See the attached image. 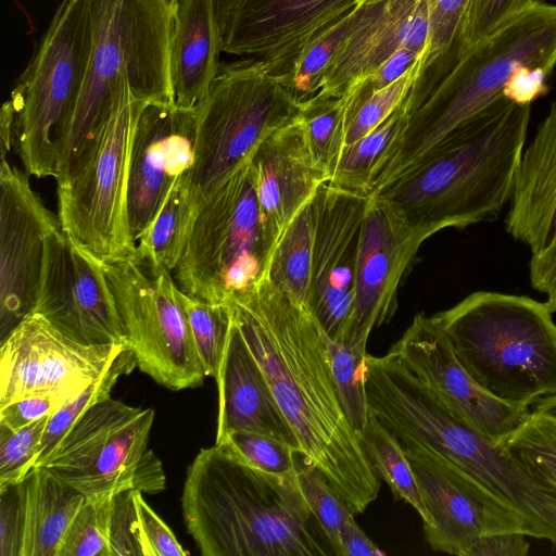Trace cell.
<instances>
[{
	"instance_id": "cell-1",
	"label": "cell",
	"mask_w": 556,
	"mask_h": 556,
	"mask_svg": "<svg viewBox=\"0 0 556 556\" xmlns=\"http://www.w3.org/2000/svg\"><path fill=\"white\" fill-rule=\"evenodd\" d=\"M232 319L294 432L301 456L319 469L354 514L378 496L380 478L342 406L328 336L308 307L267 277L231 299Z\"/></svg>"
},
{
	"instance_id": "cell-2",
	"label": "cell",
	"mask_w": 556,
	"mask_h": 556,
	"mask_svg": "<svg viewBox=\"0 0 556 556\" xmlns=\"http://www.w3.org/2000/svg\"><path fill=\"white\" fill-rule=\"evenodd\" d=\"M531 104L502 97L431 146L370 195L421 242L497 217L510 200Z\"/></svg>"
},
{
	"instance_id": "cell-3",
	"label": "cell",
	"mask_w": 556,
	"mask_h": 556,
	"mask_svg": "<svg viewBox=\"0 0 556 556\" xmlns=\"http://www.w3.org/2000/svg\"><path fill=\"white\" fill-rule=\"evenodd\" d=\"M181 509L203 556L328 554L295 473H265L217 444L188 467Z\"/></svg>"
},
{
	"instance_id": "cell-4",
	"label": "cell",
	"mask_w": 556,
	"mask_h": 556,
	"mask_svg": "<svg viewBox=\"0 0 556 556\" xmlns=\"http://www.w3.org/2000/svg\"><path fill=\"white\" fill-rule=\"evenodd\" d=\"M365 388L369 412L402 445L453 465L511 508L529 536L556 546V493L531 479L503 445L457 417L395 354L366 356Z\"/></svg>"
},
{
	"instance_id": "cell-5",
	"label": "cell",
	"mask_w": 556,
	"mask_h": 556,
	"mask_svg": "<svg viewBox=\"0 0 556 556\" xmlns=\"http://www.w3.org/2000/svg\"><path fill=\"white\" fill-rule=\"evenodd\" d=\"M556 66V4L535 0L488 36L420 72L405 98L408 123L375 186L393 178L454 128L504 97L527 68Z\"/></svg>"
},
{
	"instance_id": "cell-6",
	"label": "cell",
	"mask_w": 556,
	"mask_h": 556,
	"mask_svg": "<svg viewBox=\"0 0 556 556\" xmlns=\"http://www.w3.org/2000/svg\"><path fill=\"white\" fill-rule=\"evenodd\" d=\"M175 3L89 0L90 58L61 137L56 184L67 178L105 118L121 80L141 100L175 102L169 75Z\"/></svg>"
},
{
	"instance_id": "cell-7",
	"label": "cell",
	"mask_w": 556,
	"mask_h": 556,
	"mask_svg": "<svg viewBox=\"0 0 556 556\" xmlns=\"http://www.w3.org/2000/svg\"><path fill=\"white\" fill-rule=\"evenodd\" d=\"M546 303L476 291L432 315L471 378L505 403L530 407L556 394V324Z\"/></svg>"
},
{
	"instance_id": "cell-8",
	"label": "cell",
	"mask_w": 556,
	"mask_h": 556,
	"mask_svg": "<svg viewBox=\"0 0 556 556\" xmlns=\"http://www.w3.org/2000/svg\"><path fill=\"white\" fill-rule=\"evenodd\" d=\"M127 80L118 83L108 114L67 178L56 184L62 230L101 262L132 255L128 181L142 109Z\"/></svg>"
},
{
	"instance_id": "cell-9",
	"label": "cell",
	"mask_w": 556,
	"mask_h": 556,
	"mask_svg": "<svg viewBox=\"0 0 556 556\" xmlns=\"http://www.w3.org/2000/svg\"><path fill=\"white\" fill-rule=\"evenodd\" d=\"M91 40L89 0H61L16 79L10 98L13 149L30 176L56 177L61 137L87 73Z\"/></svg>"
},
{
	"instance_id": "cell-10",
	"label": "cell",
	"mask_w": 556,
	"mask_h": 556,
	"mask_svg": "<svg viewBox=\"0 0 556 556\" xmlns=\"http://www.w3.org/2000/svg\"><path fill=\"white\" fill-rule=\"evenodd\" d=\"M268 263L249 160L199 203L175 279L191 298L227 303L266 277Z\"/></svg>"
},
{
	"instance_id": "cell-11",
	"label": "cell",
	"mask_w": 556,
	"mask_h": 556,
	"mask_svg": "<svg viewBox=\"0 0 556 556\" xmlns=\"http://www.w3.org/2000/svg\"><path fill=\"white\" fill-rule=\"evenodd\" d=\"M195 106L194 162L185 176L198 205L301 111L288 89L253 59L222 63Z\"/></svg>"
},
{
	"instance_id": "cell-12",
	"label": "cell",
	"mask_w": 556,
	"mask_h": 556,
	"mask_svg": "<svg viewBox=\"0 0 556 556\" xmlns=\"http://www.w3.org/2000/svg\"><path fill=\"white\" fill-rule=\"evenodd\" d=\"M153 408L109 397L92 405L68 429L39 467L80 491L87 500L126 490H165L163 465L149 447Z\"/></svg>"
},
{
	"instance_id": "cell-13",
	"label": "cell",
	"mask_w": 556,
	"mask_h": 556,
	"mask_svg": "<svg viewBox=\"0 0 556 556\" xmlns=\"http://www.w3.org/2000/svg\"><path fill=\"white\" fill-rule=\"evenodd\" d=\"M101 263L137 367L172 391L200 387L206 376L170 271L134 255Z\"/></svg>"
},
{
	"instance_id": "cell-14",
	"label": "cell",
	"mask_w": 556,
	"mask_h": 556,
	"mask_svg": "<svg viewBox=\"0 0 556 556\" xmlns=\"http://www.w3.org/2000/svg\"><path fill=\"white\" fill-rule=\"evenodd\" d=\"M362 0H213L223 52L253 59L283 86L305 52Z\"/></svg>"
},
{
	"instance_id": "cell-15",
	"label": "cell",
	"mask_w": 556,
	"mask_h": 556,
	"mask_svg": "<svg viewBox=\"0 0 556 556\" xmlns=\"http://www.w3.org/2000/svg\"><path fill=\"white\" fill-rule=\"evenodd\" d=\"M126 346L77 342L31 313L1 341L0 407L27 396H50L62 406L99 378Z\"/></svg>"
},
{
	"instance_id": "cell-16",
	"label": "cell",
	"mask_w": 556,
	"mask_h": 556,
	"mask_svg": "<svg viewBox=\"0 0 556 556\" xmlns=\"http://www.w3.org/2000/svg\"><path fill=\"white\" fill-rule=\"evenodd\" d=\"M33 313L84 344H128L101 261L62 228L46 239Z\"/></svg>"
},
{
	"instance_id": "cell-17",
	"label": "cell",
	"mask_w": 556,
	"mask_h": 556,
	"mask_svg": "<svg viewBox=\"0 0 556 556\" xmlns=\"http://www.w3.org/2000/svg\"><path fill=\"white\" fill-rule=\"evenodd\" d=\"M369 195L324 182L315 193L316 226L307 307L333 341L350 336L356 273Z\"/></svg>"
},
{
	"instance_id": "cell-18",
	"label": "cell",
	"mask_w": 556,
	"mask_h": 556,
	"mask_svg": "<svg viewBox=\"0 0 556 556\" xmlns=\"http://www.w3.org/2000/svg\"><path fill=\"white\" fill-rule=\"evenodd\" d=\"M28 174L7 159L0 166V339L33 313L46 239L61 229L33 190Z\"/></svg>"
},
{
	"instance_id": "cell-19",
	"label": "cell",
	"mask_w": 556,
	"mask_h": 556,
	"mask_svg": "<svg viewBox=\"0 0 556 556\" xmlns=\"http://www.w3.org/2000/svg\"><path fill=\"white\" fill-rule=\"evenodd\" d=\"M402 446L431 517L424 534L433 551L467 556L484 534L520 531L529 536L525 521L469 476L425 450Z\"/></svg>"
},
{
	"instance_id": "cell-20",
	"label": "cell",
	"mask_w": 556,
	"mask_h": 556,
	"mask_svg": "<svg viewBox=\"0 0 556 556\" xmlns=\"http://www.w3.org/2000/svg\"><path fill=\"white\" fill-rule=\"evenodd\" d=\"M466 424L497 445L530 415L529 407L505 403L484 391L457 359L432 316L418 314L389 350Z\"/></svg>"
},
{
	"instance_id": "cell-21",
	"label": "cell",
	"mask_w": 556,
	"mask_h": 556,
	"mask_svg": "<svg viewBox=\"0 0 556 556\" xmlns=\"http://www.w3.org/2000/svg\"><path fill=\"white\" fill-rule=\"evenodd\" d=\"M197 106L148 102L138 119L129 167L128 218L135 243L175 181L194 162Z\"/></svg>"
},
{
	"instance_id": "cell-22",
	"label": "cell",
	"mask_w": 556,
	"mask_h": 556,
	"mask_svg": "<svg viewBox=\"0 0 556 556\" xmlns=\"http://www.w3.org/2000/svg\"><path fill=\"white\" fill-rule=\"evenodd\" d=\"M428 37L427 0L362 3L351 17L316 96L341 97L353 83L374 73L400 48L413 49L422 58Z\"/></svg>"
},
{
	"instance_id": "cell-23",
	"label": "cell",
	"mask_w": 556,
	"mask_h": 556,
	"mask_svg": "<svg viewBox=\"0 0 556 556\" xmlns=\"http://www.w3.org/2000/svg\"><path fill=\"white\" fill-rule=\"evenodd\" d=\"M421 243L388 205L369 195L349 336L353 342L367 344L371 330L391 319L399 286Z\"/></svg>"
},
{
	"instance_id": "cell-24",
	"label": "cell",
	"mask_w": 556,
	"mask_h": 556,
	"mask_svg": "<svg viewBox=\"0 0 556 556\" xmlns=\"http://www.w3.org/2000/svg\"><path fill=\"white\" fill-rule=\"evenodd\" d=\"M250 162L270 260L288 225L328 176L313 159L300 114L264 139Z\"/></svg>"
},
{
	"instance_id": "cell-25",
	"label": "cell",
	"mask_w": 556,
	"mask_h": 556,
	"mask_svg": "<svg viewBox=\"0 0 556 556\" xmlns=\"http://www.w3.org/2000/svg\"><path fill=\"white\" fill-rule=\"evenodd\" d=\"M215 380L218 388L215 443L229 432L248 431L276 438L300 453L294 432L233 319Z\"/></svg>"
},
{
	"instance_id": "cell-26",
	"label": "cell",
	"mask_w": 556,
	"mask_h": 556,
	"mask_svg": "<svg viewBox=\"0 0 556 556\" xmlns=\"http://www.w3.org/2000/svg\"><path fill=\"white\" fill-rule=\"evenodd\" d=\"M506 231L532 254L556 238V101L519 161Z\"/></svg>"
},
{
	"instance_id": "cell-27",
	"label": "cell",
	"mask_w": 556,
	"mask_h": 556,
	"mask_svg": "<svg viewBox=\"0 0 556 556\" xmlns=\"http://www.w3.org/2000/svg\"><path fill=\"white\" fill-rule=\"evenodd\" d=\"M223 52L213 0H177L169 47L175 103L195 106L219 72Z\"/></svg>"
},
{
	"instance_id": "cell-28",
	"label": "cell",
	"mask_w": 556,
	"mask_h": 556,
	"mask_svg": "<svg viewBox=\"0 0 556 556\" xmlns=\"http://www.w3.org/2000/svg\"><path fill=\"white\" fill-rule=\"evenodd\" d=\"M21 556H58L63 536L86 496L43 467H35L21 481Z\"/></svg>"
},
{
	"instance_id": "cell-29",
	"label": "cell",
	"mask_w": 556,
	"mask_h": 556,
	"mask_svg": "<svg viewBox=\"0 0 556 556\" xmlns=\"http://www.w3.org/2000/svg\"><path fill=\"white\" fill-rule=\"evenodd\" d=\"M407 123L408 112L404 100L375 129L343 149L328 182L370 195L379 176L396 152Z\"/></svg>"
},
{
	"instance_id": "cell-30",
	"label": "cell",
	"mask_w": 556,
	"mask_h": 556,
	"mask_svg": "<svg viewBox=\"0 0 556 556\" xmlns=\"http://www.w3.org/2000/svg\"><path fill=\"white\" fill-rule=\"evenodd\" d=\"M185 173L168 191L160 211L136 242L134 256L155 269L175 270L197 214Z\"/></svg>"
},
{
	"instance_id": "cell-31",
	"label": "cell",
	"mask_w": 556,
	"mask_h": 556,
	"mask_svg": "<svg viewBox=\"0 0 556 556\" xmlns=\"http://www.w3.org/2000/svg\"><path fill=\"white\" fill-rule=\"evenodd\" d=\"M316 226L315 195L286 228L269 260L266 277L307 306Z\"/></svg>"
},
{
	"instance_id": "cell-32",
	"label": "cell",
	"mask_w": 556,
	"mask_h": 556,
	"mask_svg": "<svg viewBox=\"0 0 556 556\" xmlns=\"http://www.w3.org/2000/svg\"><path fill=\"white\" fill-rule=\"evenodd\" d=\"M361 437L379 478L388 483L396 498L405 501L415 508L422 519L424 527L430 526V514L400 441L370 412Z\"/></svg>"
},
{
	"instance_id": "cell-33",
	"label": "cell",
	"mask_w": 556,
	"mask_h": 556,
	"mask_svg": "<svg viewBox=\"0 0 556 556\" xmlns=\"http://www.w3.org/2000/svg\"><path fill=\"white\" fill-rule=\"evenodd\" d=\"M419 73V62L391 85L374 91L367 76L353 83L345 98V147L382 123L405 100Z\"/></svg>"
},
{
	"instance_id": "cell-34",
	"label": "cell",
	"mask_w": 556,
	"mask_h": 556,
	"mask_svg": "<svg viewBox=\"0 0 556 556\" xmlns=\"http://www.w3.org/2000/svg\"><path fill=\"white\" fill-rule=\"evenodd\" d=\"M503 447L531 479L556 493V418L531 412Z\"/></svg>"
},
{
	"instance_id": "cell-35",
	"label": "cell",
	"mask_w": 556,
	"mask_h": 556,
	"mask_svg": "<svg viewBox=\"0 0 556 556\" xmlns=\"http://www.w3.org/2000/svg\"><path fill=\"white\" fill-rule=\"evenodd\" d=\"M136 366V357L131 349L126 346L99 378L49 416L35 467L43 464L60 440L86 410L111 397L117 380L124 375H129Z\"/></svg>"
},
{
	"instance_id": "cell-36",
	"label": "cell",
	"mask_w": 556,
	"mask_h": 556,
	"mask_svg": "<svg viewBox=\"0 0 556 556\" xmlns=\"http://www.w3.org/2000/svg\"><path fill=\"white\" fill-rule=\"evenodd\" d=\"M306 140L328 180L345 148V98L316 96L301 105Z\"/></svg>"
},
{
	"instance_id": "cell-37",
	"label": "cell",
	"mask_w": 556,
	"mask_h": 556,
	"mask_svg": "<svg viewBox=\"0 0 556 556\" xmlns=\"http://www.w3.org/2000/svg\"><path fill=\"white\" fill-rule=\"evenodd\" d=\"M179 295L204 374L215 379L231 326V303H210L181 290Z\"/></svg>"
},
{
	"instance_id": "cell-38",
	"label": "cell",
	"mask_w": 556,
	"mask_h": 556,
	"mask_svg": "<svg viewBox=\"0 0 556 556\" xmlns=\"http://www.w3.org/2000/svg\"><path fill=\"white\" fill-rule=\"evenodd\" d=\"M333 380L344 412L359 434L369 419V406L365 388L366 345L350 338L333 341L328 337Z\"/></svg>"
},
{
	"instance_id": "cell-39",
	"label": "cell",
	"mask_w": 556,
	"mask_h": 556,
	"mask_svg": "<svg viewBox=\"0 0 556 556\" xmlns=\"http://www.w3.org/2000/svg\"><path fill=\"white\" fill-rule=\"evenodd\" d=\"M295 478L300 491L327 539L332 552L339 555L341 532L354 511L331 486L325 475L299 455Z\"/></svg>"
},
{
	"instance_id": "cell-40",
	"label": "cell",
	"mask_w": 556,
	"mask_h": 556,
	"mask_svg": "<svg viewBox=\"0 0 556 556\" xmlns=\"http://www.w3.org/2000/svg\"><path fill=\"white\" fill-rule=\"evenodd\" d=\"M215 444L265 473L282 478L295 473L299 451L270 435L232 431Z\"/></svg>"
},
{
	"instance_id": "cell-41",
	"label": "cell",
	"mask_w": 556,
	"mask_h": 556,
	"mask_svg": "<svg viewBox=\"0 0 556 556\" xmlns=\"http://www.w3.org/2000/svg\"><path fill=\"white\" fill-rule=\"evenodd\" d=\"M113 496L86 500L71 521L58 556H111L109 520Z\"/></svg>"
},
{
	"instance_id": "cell-42",
	"label": "cell",
	"mask_w": 556,
	"mask_h": 556,
	"mask_svg": "<svg viewBox=\"0 0 556 556\" xmlns=\"http://www.w3.org/2000/svg\"><path fill=\"white\" fill-rule=\"evenodd\" d=\"M48 419L17 430L0 426V488L21 482L34 469Z\"/></svg>"
},
{
	"instance_id": "cell-43",
	"label": "cell",
	"mask_w": 556,
	"mask_h": 556,
	"mask_svg": "<svg viewBox=\"0 0 556 556\" xmlns=\"http://www.w3.org/2000/svg\"><path fill=\"white\" fill-rule=\"evenodd\" d=\"M352 15L305 52L285 85L300 106L320 91L324 75L344 38Z\"/></svg>"
},
{
	"instance_id": "cell-44",
	"label": "cell",
	"mask_w": 556,
	"mask_h": 556,
	"mask_svg": "<svg viewBox=\"0 0 556 556\" xmlns=\"http://www.w3.org/2000/svg\"><path fill=\"white\" fill-rule=\"evenodd\" d=\"M468 3L469 0H427L429 37L419 61V73L457 51Z\"/></svg>"
},
{
	"instance_id": "cell-45",
	"label": "cell",
	"mask_w": 556,
	"mask_h": 556,
	"mask_svg": "<svg viewBox=\"0 0 556 556\" xmlns=\"http://www.w3.org/2000/svg\"><path fill=\"white\" fill-rule=\"evenodd\" d=\"M138 491L126 490L112 498L109 520L111 556H147L137 505Z\"/></svg>"
},
{
	"instance_id": "cell-46",
	"label": "cell",
	"mask_w": 556,
	"mask_h": 556,
	"mask_svg": "<svg viewBox=\"0 0 556 556\" xmlns=\"http://www.w3.org/2000/svg\"><path fill=\"white\" fill-rule=\"evenodd\" d=\"M535 0H469L457 42L458 53L492 33Z\"/></svg>"
},
{
	"instance_id": "cell-47",
	"label": "cell",
	"mask_w": 556,
	"mask_h": 556,
	"mask_svg": "<svg viewBox=\"0 0 556 556\" xmlns=\"http://www.w3.org/2000/svg\"><path fill=\"white\" fill-rule=\"evenodd\" d=\"M23 496L21 482L0 488V556H21Z\"/></svg>"
},
{
	"instance_id": "cell-48",
	"label": "cell",
	"mask_w": 556,
	"mask_h": 556,
	"mask_svg": "<svg viewBox=\"0 0 556 556\" xmlns=\"http://www.w3.org/2000/svg\"><path fill=\"white\" fill-rule=\"evenodd\" d=\"M137 505L147 556L188 555L168 526L147 504L141 491L137 492Z\"/></svg>"
},
{
	"instance_id": "cell-49",
	"label": "cell",
	"mask_w": 556,
	"mask_h": 556,
	"mask_svg": "<svg viewBox=\"0 0 556 556\" xmlns=\"http://www.w3.org/2000/svg\"><path fill=\"white\" fill-rule=\"evenodd\" d=\"M61 404L50 396H27L0 407V426L17 430L50 416Z\"/></svg>"
},
{
	"instance_id": "cell-50",
	"label": "cell",
	"mask_w": 556,
	"mask_h": 556,
	"mask_svg": "<svg viewBox=\"0 0 556 556\" xmlns=\"http://www.w3.org/2000/svg\"><path fill=\"white\" fill-rule=\"evenodd\" d=\"M527 536L520 531L484 534L472 542L467 556H527L530 548Z\"/></svg>"
},
{
	"instance_id": "cell-51",
	"label": "cell",
	"mask_w": 556,
	"mask_h": 556,
	"mask_svg": "<svg viewBox=\"0 0 556 556\" xmlns=\"http://www.w3.org/2000/svg\"><path fill=\"white\" fill-rule=\"evenodd\" d=\"M529 277L533 289L546 296V305L556 312V238L542 252L532 254Z\"/></svg>"
},
{
	"instance_id": "cell-52",
	"label": "cell",
	"mask_w": 556,
	"mask_h": 556,
	"mask_svg": "<svg viewBox=\"0 0 556 556\" xmlns=\"http://www.w3.org/2000/svg\"><path fill=\"white\" fill-rule=\"evenodd\" d=\"M421 54L403 47L387 59L374 73L367 76L370 88L382 89L402 77L413 65L419 62Z\"/></svg>"
},
{
	"instance_id": "cell-53",
	"label": "cell",
	"mask_w": 556,
	"mask_h": 556,
	"mask_svg": "<svg viewBox=\"0 0 556 556\" xmlns=\"http://www.w3.org/2000/svg\"><path fill=\"white\" fill-rule=\"evenodd\" d=\"M384 553L364 533L354 517L348 520L341 532L339 556H381Z\"/></svg>"
},
{
	"instance_id": "cell-54",
	"label": "cell",
	"mask_w": 556,
	"mask_h": 556,
	"mask_svg": "<svg viewBox=\"0 0 556 556\" xmlns=\"http://www.w3.org/2000/svg\"><path fill=\"white\" fill-rule=\"evenodd\" d=\"M13 123L14 112L10 100L2 105L0 113V152L1 160L10 153L13 148Z\"/></svg>"
},
{
	"instance_id": "cell-55",
	"label": "cell",
	"mask_w": 556,
	"mask_h": 556,
	"mask_svg": "<svg viewBox=\"0 0 556 556\" xmlns=\"http://www.w3.org/2000/svg\"><path fill=\"white\" fill-rule=\"evenodd\" d=\"M533 406L534 412L556 418V394L540 400Z\"/></svg>"
},
{
	"instance_id": "cell-56",
	"label": "cell",
	"mask_w": 556,
	"mask_h": 556,
	"mask_svg": "<svg viewBox=\"0 0 556 556\" xmlns=\"http://www.w3.org/2000/svg\"><path fill=\"white\" fill-rule=\"evenodd\" d=\"M380 0H362V3H371Z\"/></svg>"
},
{
	"instance_id": "cell-57",
	"label": "cell",
	"mask_w": 556,
	"mask_h": 556,
	"mask_svg": "<svg viewBox=\"0 0 556 556\" xmlns=\"http://www.w3.org/2000/svg\"><path fill=\"white\" fill-rule=\"evenodd\" d=\"M172 1L176 2L177 0H172Z\"/></svg>"
}]
</instances>
